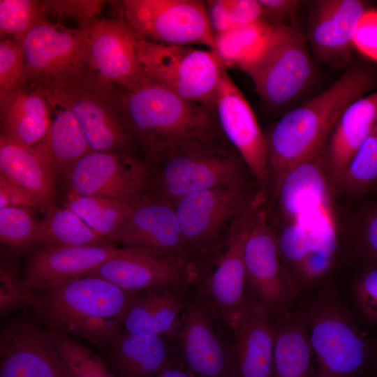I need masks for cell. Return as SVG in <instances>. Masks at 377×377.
<instances>
[{
  "mask_svg": "<svg viewBox=\"0 0 377 377\" xmlns=\"http://www.w3.org/2000/svg\"><path fill=\"white\" fill-rule=\"evenodd\" d=\"M374 83L367 68L348 69L329 88L284 114L265 135L274 191L295 165L325 147L346 108Z\"/></svg>",
  "mask_w": 377,
  "mask_h": 377,
  "instance_id": "6da1fadb",
  "label": "cell"
},
{
  "mask_svg": "<svg viewBox=\"0 0 377 377\" xmlns=\"http://www.w3.org/2000/svg\"><path fill=\"white\" fill-rule=\"evenodd\" d=\"M138 293L83 274L32 291L31 308L47 330L71 334L102 350L121 334L127 309Z\"/></svg>",
  "mask_w": 377,
  "mask_h": 377,
  "instance_id": "7a4b0ae2",
  "label": "cell"
},
{
  "mask_svg": "<svg viewBox=\"0 0 377 377\" xmlns=\"http://www.w3.org/2000/svg\"><path fill=\"white\" fill-rule=\"evenodd\" d=\"M114 91L122 125L131 142L146 152L145 163L178 141L221 130L213 110L145 75L130 87L114 86Z\"/></svg>",
  "mask_w": 377,
  "mask_h": 377,
  "instance_id": "3957f363",
  "label": "cell"
},
{
  "mask_svg": "<svg viewBox=\"0 0 377 377\" xmlns=\"http://www.w3.org/2000/svg\"><path fill=\"white\" fill-rule=\"evenodd\" d=\"M314 360V377H359L369 371L373 337L369 336L339 280L301 295Z\"/></svg>",
  "mask_w": 377,
  "mask_h": 377,
  "instance_id": "277c9868",
  "label": "cell"
},
{
  "mask_svg": "<svg viewBox=\"0 0 377 377\" xmlns=\"http://www.w3.org/2000/svg\"><path fill=\"white\" fill-rule=\"evenodd\" d=\"M145 163L149 172V193L173 203L214 188L250 189L251 175L221 130L178 141Z\"/></svg>",
  "mask_w": 377,
  "mask_h": 377,
  "instance_id": "5b68a950",
  "label": "cell"
},
{
  "mask_svg": "<svg viewBox=\"0 0 377 377\" xmlns=\"http://www.w3.org/2000/svg\"><path fill=\"white\" fill-rule=\"evenodd\" d=\"M38 89L46 98L71 111L91 151L132 154V142L119 117L114 86L91 65Z\"/></svg>",
  "mask_w": 377,
  "mask_h": 377,
  "instance_id": "8992f818",
  "label": "cell"
},
{
  "mask_svg": "<svg viewBox=\"0 0 377 377\" xmlns=\"http://www.w3.org/2000/svg\"><path fill=\"white\" fill-rule=\"evenodd\" d=\"M136 55L146 77L182 98L213 110L224 66L211 50L163 45L138 36Z\"/></svg>",
  "mask_w": 377,
  "mask_h": 377,
  "instance_id": "52a82bcc",
  "label": "cell"
},
{
  "mask_svg": "<svg viewBox=\"0 0 377 377\" xmlns=\"http://www.w3.org/2000/svg\"><path fill=\"white\" fill-rule=\"evenodd\" d=\"M260 195L250 189L218 187L192 193L176 201L181 230L194 260L216 252L237 221Z\"/></svg>",
  "mask_w": 377,
  "mask_h": 377,
  "instance_id": "ba28073f",
  "label": "cell"
},
{
  "mask_svg": "<svg viewBox=\"0 0 377 377\" xmlns=\"http://www.w3.org/2000/svg\"><path fill=\"white\" fill-rule=\"evenodd\" d=\"M309 47L306 36L295 25L274 23L265 54L247 74L265 106L287 105L309 84L313 68Z\"/></svg>",
  "mask_w": 377,
  "mask_h": 377,
  "instance_id": "9c48e42d",
  "label": "cell"
},
{
  "mask_svg": "<svg viewBox=\"0 0 377 377\" xmlns=\"http://www.w3.org/2000/svg\"><path fill=\"white\" fill-rule=\"evenodd\" d=\"M121 4V16L140 38L163 45L214 47L205 1L124 0Z\"/></svg>",
  "mask_w": 377,
  "mask_h": 377,
  "instance_id": "30bf717a",
  "label": "cell"
},
{
  "mask_svg": "<svg viewBox=\"0 0 377 377\" xmlns=\"http://www.w3.org/2000/svg\"><path fill=\"white\" fill-rule=\"evenodd\" d=\"M0 377H72L50 331L28 309L1 323Z\"/></svg>",
  "mask_w": 377,
  "mask_h": 377,
  "instance_id": "8fae6325",
  "label": "cell"
},
{
  "mask_svg": "<svg viewBox=\"0 0 377 377\" xmlns=\"http://www.w3.org/2000/svg\"><path fill=\"white\" fill-rule=\"evenodd\" d=\"M26 84L43 88L91 65L87 29L67 28L45 20L31 28L20 43Z\"/></svg>",
  "mask_w": 377,
  "mask_h": 377,
  "instance_id": "7c38bea8",
  "label": "cell"
},
{
  "mask_svg": "<svg viewBox=\"0 0 377 377\" xmlns=\"http://www.w3.org/2000/svg\"><path fill=\"white\" fill-rule=\"evenodd\" d=\"M263 205L255 214L244 246L248 291L250 298L281 314L296 304L300 293L282 263Z\"/></svg>",
  "mask_w": 377,
  "mask_h": 377,
  "instance_id": "4fadbf2b",
  "label": "cell"
},
{
  "mask_svg": "<svg viewBox=\"0 0 377 377\" xmlns=\"http://www.w3.org/2000/svg\"><path fill=\"white\" fill-rule=\"evenodd\" d=\"M67 193L97 195L133 205L149 194V172L133 154L91 151L61 181Z\"/></svg>",
  "mask_w": 377,
  "mask_h": 377,
  "instance_id": "5bb4252c",
  "label": "cell"
},
{
  "mask_svg": "<svg viewBox=\"0 0 377 377\" xmlns=\"http://www.w3.org/2000/svg\"><path fill=\"white\" fill-rule=\"evenodd\" d=\"M213 110L221 132L242 158L260 192L267 197L272 179L265 134L251 107L225 67Z\"/></svg>",
  "mask_w": 377,
  "mask_h": 377,
  "instance_id": "9a60e30c",
  "label": "cell"
},
{
  "mask_svg": "<svg viewBox=\"0 0 377 377\" xmlns=\"http://www.w3.org/2000/svg\"><path fill=\"white\" fill-rule=\"evenodd\" d=\"M171 337L195 377H233L234 341L226 340L205 303L186 302Z\"/></svg>",
  "mask_w": 377,
  "mask_h": 377,
  "instance_id": "2e32d148",
  "label": "cell"
},
{
  "mask_svg": "<svg viewBox=\"0 0 377 377\" xmlns=\"http://www.w3.org/2000/svg\"><path fill=\"white\" fill-rule=\"evenodd\" d=\"M110 242L195 263L184 239L174 203L153 193L131 206Z\"/></svg>",
  "mask_w": 377,
  "mask_h": 377,
  "instance_id": "e0dca14e",
  "label": "cell"
},
{
  "mask_svg": "<svg viewBox=\"0 0 377 377\" xmlns=\"http://www.w3.org/2000/svg\"><path fill=\"white\" fill-rule=\"evenodd\" d=\"M266 199L258 196L239 217L228 239L214 253L213 269L206 281L210 300L228 327L250 299L244 263V246L255 214Z\"/></svg>",
  "mask_w": 377,
  "mask_h": 377,
  "instance_id": "ac0fdd59",
  "label": "cell"
},
{
  "mask_svg": "<svg viewBox=\"0 0 377 377\" xmlns=\"http://www.w3.org/2000/svg\"><path fill=\"white\" fill-rule=\"evenodd\" d=\"M128 291L139 292L156 286L181 288L197 276L195 263L179 258L121 247L119 251L91 272Z\"/></svg>",
  "mask_w": 377,
  "mask_h": 377,
  "instance_id": "d6986e66",
  "label": "cell"
},
{
  "mask_svg": "<svg viewBox=\"0 0 377 377\" xmlns=\"http://www.w3.org/2000/svg\"><path fill=\"white\" fill-rule=\"evenodd\" d=\"M108 242L84 246L43 245L27 251L22 269L24 288L34 291L87 274L120 250Z\"/></svg>",
  "mask_w": 377,
  "mask_h": 377,
  "instance_id": "ffe728a7",
  "label": "cell"
},
{
  "mask_svg": "<svg viewBox=\"0 0 377 377\" xmlns=\"http://www.w3.org/2000/svg\"><path fill=\"white\" fill-rule=\"evenodd\" d=\"M278 316L250 298L235 317L233 377H273Z\"/></svg>",
  "mask_w": 377,
  "mask_h": 377,
  "instance_id": "44dd1931",
  "label": "cell"
},
{
  "mask_svg": "<svg viewBox=\"0 0 377 377\" xmlns=\"http://www.w3.org/2000/svg\"><path fill=\"white\" fill-rule=\"evenodd\" d=\"M325 149L291 168L272 192L287 223L333 212L330 199L334 188L326 168Z\"/></svg>",
  "mask_w": 377,
  "mask_h": 377,
  "instance_id": "7402d4cb",
  "label": "cell"
},
{
  "mask_svg": "<svg viewBox=\"0 0 377 377\" xmlns=\"http://www.w3.org/2000/svg\"><path fill=\"white\" fill-rule=\"evenodd\" d=\"M87 29L92 66L103 79L128 88L143 77L136 55L138 36L121 15L97 18Z\"/></svg>",
  "mask_w": 377,
  "mask_h": 377,
  "instance_id": "603a6c76",
  "label": "cell"
},
{
  "mask_svg": "<svg viewBox=\"0 0 377 377\" xmlns=\"http://www.w3.org/2000/svg\"><path fill=\"white\" fill-rule=\"evenodd\" d=\"M364 12L358 0L318 1L310 14L306 36L320 62L334 67L348 62L355 31Z\"/></svg>",
  "mask_w": 377,
  "mask_h": 377,
  "instance_id": "cb8c5ba5",
  "label": "cell"
},
{
  "mask_svg": "<svg viewBox=\"0 0 377 377\" xmlns=\"http://www.w3.org/2000/svg\"><path fill=\"white\" fill-rule=\"evenodd\" d=\"M377 117V90L352 103L332 130L325 149L326 168L334 188L355 154L371 133Z\"/></svg>",
  "mask_w": 377,
  "mask_h": 377,
  "instance_id": "d4e9b609",
  "label": "cell"
},
{
  "mask_svg": "<svg viewBox=\"0 0 377 377\" xmlns=\"http://www.w3.org/2000/svg\"><path fill=\"white\" fill-rule=\"evenodd\" d=\"M170 336L119 334L101 351L117 377H155L180 359L170 346Z\"/></svg>",
  "mask_w": 377,
  "mask_h": 377,
  "instance_id": "484cf974",
  "label": "cell"
},
{
  "mask_svg": "<svg viewBox=\"0 0 377 377\" xmlns=\"http://www.w3.org/2000/svg\"><path fill=\"white\" fill-rule=\"evenodd\" d=\"M50 122L49 103L38 88L25 84L0 96V136L32 148L44 138Z\"/></svg>",
  "mask_w": 377,
  "mask_h": 377,
  "instance_id": "4316f807",
  "label": "cell"
},
{
  "mask_svg": "<svg viewBox=\"0 0 377 377\" xmlns=\"http://www.w3.org/2000/svg\"><path fill=\"white\" fill-rule=\"evenodd\" d=\"M47 100L51 109L50 125L44 138L32 149L57 182L62 181L73 166L91 149L71 111Z\"/></svg>",
  "mask_w": 377,
  "mask_h": 377,
  "instance_id": "83f0119b",
  "label": "cell"
},
{
  "mask_svg": "<svg viewBox=\"0 0 377 377\" xmlns=\"http://www.w3.org/2000/svg\"><path fill=\"white\" fill-rule=\"evenodd\" d=\"M178 290L162 286L139 291L127 309L122 333L171 337L186 304Z\"/></svg>",
  "mask_w": 377,
  "mask_h": 377,
  "instance_id": "f1b7e54d",
  "label": "cell"
},
{
  "mask_svg": "<svg viewBox=\"0 0 377 377\" xmlns=\"http://www.w3.org/2000/svg\"><path fill=\"white\" fill-rule=\"evenodd\" d=\"M273 377H314L308 328L298 301L278 316Z\"/></svg>",
  "mask_w": 377,
  "mask_h": 377,
  "instance_id": "f546056e",
  "label": "cell"
},
{
  "mask_svg": "<svg viewBox=\"0 0 377 377\" xmlns=\"http://www.w3.org/2000/svg\"><path fill=\"white\" fill-rule=\"evenodd\" d=\"M0 176L32 195L44 210L54 203L57 180L32 148L0 136Z\"/></svg>",
  "mask_w": 377,
  "mask_h": 377,
  "instance_id": "4dcf8cb0",
  "label": "cell"
},
{
  "mask_svg": "<svg viewBox=\"0 0 377 377\" xmlns=\"http://www.w3.org/2000/svg\"><path fill=\"white\" fill-rule=\"evenodd\" d=\"M274 23L260 21L214 36L211 50L220 63L248 74L260 61L272 40Z\"/></svg>",
  "mask_w": 377,
  "mask_h": 377,
  "instance_id": "1f68e13d",
  "label": "cell"
},
{
  "mask_svg": "<svg viewBox=\"0 0 377 377\" xmlns=\"http://www.w3.org/2000/svg\"><path fill=\"white\" fill-rule=\"evenodd\" d=\"M43 212L44 216L40 219L33 247L84 246L110 242L68 208L57 207L53 203Z\"/></svg>",
  "mask_w": 377,
  "mask_h": 377,
  "instance_id": "d6a6232c",
  "label": "cell"
},
{
  "mask_svg": "<svg viewBox=\"0 0 377 377\" xmlns=\"http://www.w3.org/2000/svg\"><path fill=\"white\" fill-rule=\"evenodd\" d=\"M64 207L110 242L131 210V205L114 199L67 193Z\"/></svg>",
  "mask_w": 377,
  "mask_h": 377,
  "instance_id": "836d02e7",
  "label": "cell"
},
{
  "mask_svg": "<svg viewBox=\"0 0 377 377\" xmlns=\"http://www.w3.org/2000/svg\"><path fill=\"white\" fill-rule=\"evenodd\" d=\"M340 283L362 325L377 327V265L361 264L360 269Z\"/></svg>",
  "mask_w": 377,
  "mask_h": 377,
  "instance_id": "e575fe53",
  "label": "cell"
},
{
  "mask_svg": "<svg viewBox=\"0 0 377 377\" xmlns=\"http://www.w3.org/2000/svg\"><path fill=\"white\" fill-rule=\"evenodd\" d=\"M50 331L72 377H117L103 357L70 335Z\"/></svg>",
  "mask_w": 377,
  "mask_h": 377,
  "instance_id": "d590c367",
  "label": "cell"
},
{
  "mask_svg": "<svg viewBox=\"0 0 377 377\" xmlns=\"http://www.w3.org/2000/svg\"><path fill=\"white\" fill-rule=\"evenodd\" d=\"M34 209L0 208V242L7 252L20 255L34 246L39 226Z\"/></svg>",
  "mask_w": 377,
  "mask_h": 377,
  "instance_id": "8d00e7d4",
  "label": "cell"
},
{
  "mask_svg": "<svg viewBox=\"0 0 377 377\" xmlns=\"http://www.w3.org/2000/svg\"><path fill=\"white\" fill-rule=\"evenodd\" d=\"M377 186V135L370 133L350 160L341 182L351 195L358 196Z\"/></svg>",
  "mask_w": 377,
  "mask_h": 377,
  "instance_id": "74e56055",
  "label": "cell"
},
{
  "mask_svg": "<svg viewBox=\"0 0 377 377\" xmlns=\"http://www.w3.org/2000/svg\"><path fill=\"white\" fill-rule=\"evenodd\" d=\"M17 256L3 252L0 263V315L9 318L31 307L32 291L24 288Z\"/></svg>",
  "mask_w": 377,
  "mask_h": 377,
  "instance_id": "f35d334b",
  "label": "cell"
},
{
  "mask_svg": "<svg viewBox=\"0 0 377 377\" xmlns=\"http://www.w3.org/2000/svg\"><path fill=\"white\" fill-rule=\"evenodd\" d=\"M47 20L38 1L1 0L0 34L2 40L10 37L20 44L35 25Z\"/></svg>",
  "mask_w": 377,
  "mask_h": 377,
  "instance_id": "ab89813d",
  "label": "cell"
},
{
  "mask_svg": "<svg viewBox=\"0 0 377 377\" xmlns=\"http://www.w3.org/2000/svg\"><path fill=\"white\" fill-rule=\"evenodd\" d=\"M26 84L23 52L20 44L10 37L0 42V96Z\"/></svg>",
  "mask_w": 377,
  "mask_h": 377,
  "instance_id": "60d3db41",
  "label": "cell"
},
{
  "mask_svg": "<svg viewBox=\"0 0 377 377\" xmlns=\"http://www.w3.org/2000/svg\"><path fill=\"white\" fill-rule=\"evenodd\" d=\"M103 1L74 0V1H38L45 13H52L60 17H71L75 19L78 27L87 29L97 19L101 11Z\"/></svg>",
  "mask_w": 377,
  "mask_h": 377,
  "instance_id": "b9f144b4",
  "label": "cell"
},
{
  "mask_svg": "<svg viewBox=\"0 0 377 377\" xmlns=\"http://www.w3.org/2000/svg\"><path fill=\"white\" fill-rule=\"evenodd\" d=\"M362 227L350 245V258L361 264L377 265V207L366 214Z\"/></svg>",
  "mask_w": 377,
  "mask_h": 377,
  "instance_id": "7bdbcfd3",
  "label": "cell"
},
{
  "mask_svg": "<svg viewBox=\"0 0 377 377\" xmlns=\"http://www.w3.org/2000/svg\"><path fill=\"white\" fill-rule=\"evenodd\" d=\"M353 43L363 54L377 61V10L365 11L362 15Z\"/></svg>",
  "mask_w": 377,
  "mask_h": 377,
  "instance_id": "ee69618b",
  "label": "cell"
},
{
  "mask_svg": "<svg viewBox=\"0 0 377 377\" xmlns=\"http://www.w3.org/2000/svg\"><path fill=\"white\" fill-rule=\"evenodd\" d=\"M233 28L264 21L258 0H226Z\"/></svg>",
  "mask_w": 377,
  "mask_h": 377,
  "instance_id": "f6af8a7d",
  "label": "cell"
},
{
  "mask_svg": "<svg viewBox=\"0 0 377 377\" xmlns=\"http://www.w3.org/2000/svg\"><path fill=\"white\" fill-rule=\"evenodd\" d=\"M8 207L40 209L28 192L0 176V208Z\"/></svg>",
  "mask_w": 377,
  "mask_h": 377,
  "instance_id": "bcb514c9",
  "label": "cell"
},
{
  "mask_svg": "<svg viewBox=\"0 0 377 377\" xmlns=\"http://www.w3.org/2000/svg\"><path fill=\"white\" fill-rule=\"evenodd\" d=\"M205 4L208 23L214 36L233 29L226 0H208Z\"/></svg>",
  "mask_w": 377,
  "mask_h": 377,
  "instance_id": "7dc6e473",
  "label": "cell"
},
{
  "mask_svg": "<svg viewBox=\"0 0 377 377\" xmlns=\"http://www.w3.org/2000/svg\"><path fill=\"white\" fill-rule=\"evenodd\" d=\"M263 11L264 21L276 23L295 13L300 1L295 0H258Z\"/></svg>",
  "mask_w": 377,
  "mask_h": 377,
  "instance_id": "c3c4849f",
  "label": "cell"
},
{
  "mask_svg": "<svg viewBox=\"0 0 377 377\" xmlns=\"http://www.w3.org/2000/svg\"><path fill=\"white\" fill-rule=\"evenodd\" d=\"M155 377H195L179 359L163 369Z\"/></svg>",
  "mask_w": 377,
  "mask_h": 377,
  "instance_id": "681fc988",
  "label": "cell"
},
{
  "mask_svg": "<svg viewBox=\"0 0 377 377\" xmlns=\"http://www.w3.org/2000/svg\"><path fill=\"white\" fill-rule=\"evenodd\" d=\"M369 370L371 371L372 377H377V334L373 336L372 354Z\"/></svg>",
  "mask_w": 377,
  "mask_h": 377,
  "instance_id": "f907efd6",
  "label": "cell"
},
{
  "mask_svg": "<svg viewBox=\"0 0 377 377\" xmlns=\"http://www.w3.org/2000/svg\"><path fill=\"white\" fill-rule=\"evenodd\" d=\"M371 133H373V134H375L377 135V117L376 119V121L374 124V126H373V128H372V130L371 131Z\"/></svg>",
  "mask_w": 377,
  "mask_h": 377,
  "instance_id": "816d5d0a",
  "label": "cell"
}]
</instances>
